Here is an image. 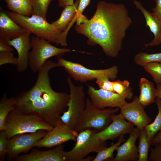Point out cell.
I'll list each match as a JSON object with an SVG mask.
<instances>
[{
    "label": "cell",
    "instance_id": "obj_32",
    "mask_svg": "<svg viewBox=\"0 0 161 161\" xmlns=\"http://www.w3.org/2000/svg\"><path fill=\"white\" fill-rule=\"evenodd\" d=\"M7 135L5 130L0 131V161H4L7 155L8 142Z\"/></svg>",
    "mask_w": 161,
    "mask_h": 161
},
{
    "label": "cell",
    "instance_id": "obj_30",
    "mask_svg": "<svg viewBox=\"0 0 161 161\" xmlns=\"http://www.w3.org/2000/svg\"><path fill=\"white\" fill-rule=\"evenodd\" d=\"M143 67L145 70L151 75L157 85L161 84V63H151Z\"/></svg>",
    "mask_w": 161,
    "mask_h": 161
},
{
    "label": "cell",
    "instance_id": "obj_35",
    "mask_svg": "<svg viewBox=\"0 0 161 161\" xmlns=\"http://www.w3.org/2000/svg\"><path fill=\"white\" fill-rule=\"evenodd\" d=\"M91 0H79L77 11L76 16L77 21H80L85 17L82 13L86 8L89 4Z\"/></svg>",
    "mask_w": 161,
    "mask_h": 161
},
{
    "label": "cell",
    "instance_id": "obj_40",
    "mask_svg": "<svg viewBox=\"0 0 161 161\" xmlns=\"http://www.w3.org/2000/svg\"><path fill=\"white\" fill-rule=\"evenodd\" d=\"M157 97L161 100V84H157Z\"/></svg>",
    "mask_w": 161,
    "mask_h": 161
},
{
    "label": "cell",
    "instance_id": "obj_38",
    "mask_svg": "<svg viewBox=\"0 0 161 161\" xmlns=\"http://www.w3.org/2000/svg\"><path fill=\"white\" fill-rule=\"evenodd\" d=\"M59 6L64 8L69 5L74 4V0H58Z\"/></svg>",
    "mask_w": 161,
    "mask_h": 161
},
{
    "label": "cell",
    "instance_id": "obj_39",
    "mask_svg": "<svg viewBox=\"0 0 161 161\" xmlns=\"http://www.w3.org/2000/svg\"><path fill=\"white\" fill-rule=\"evenodd\" d=\"M161 141V131L158 132L154 137L152 140L151 144L154 145Z\"/></svg>",
    "mask_w": 161,
    "mask_h": 161
},
{
    "label": "cell",
    "instance_id": "obj_28",
    "mask_svg": "<svg viewBox=\"0 0 161 161\" xmlns=\"http://www.w3.org/2000/svg\"><path fill=\"white\" fill-rule=\"evenodd\" d=\"M134 60L136 64L142 67L151 63H161V52L149 54L140 52L135 56Z\"/></svg>",
    "mask_w": 161,
    "mask_h": 161
},
{
    "label": "cell",
    "instance_id": "obj_25",
    "mask_svg": "<svg viewBox=\"0 0 161 161\" xmlns=\"http://www.w3.org/2000/svg\"><path fill=\"white\" fill-rule=\"evenodd\" d=\"M126 140L125 139L124 135L120 136L118 141L112 144L109 147L105 148L98 153L92 161H112L113 158V153L116 151L118 147Z\"/></svg>",
    "mask_w": 161,
    "mask_h": 161
},
{
    "label": "cell",
    "instance_id": "obj_37",
    "mask_svg": "<svg viewBox=\"0 0 161 161\" xmlns=\"http://www.w3.org/2000/svg\"><path fill=\"white\" fill-rule=\"evenodd\" d=\"M14 49L7 43L6 40L0 39V52H13Z\"/></svg>",
    "mask_w": 161,
    "mask_h": 161
},
{
    "label": "cell",
    "instance_id": "obj_14",
    "mask_svg": "<svg viewBox=\"0 0 161 161\" xmlns=\"http://www.w3.org/2000/svg\"><path fill=\"white\" fill-rule=\"evenodd\" d=\"M135 96L131 103L126 102L120 109V113L125 119L132 123L140 130L144 129L151 122L143 107Z\"/></svg>",
    "mask_w": 161,
    "mask_h": 161
},
{
    "label": "cell",
    "instance_id": "obj_19",
    "mask_svg": "<svg viewBox=\"0 0 161 161\" xmlns=\"http://www.w3.org/2000/svg\"><path fill=\"white\" fill-rule=\"evenodd\" d=\"M133 3L136 8L141 12L145 18L146 26L149 27L154 35L152 41L145 44L144 48L160 45L161 44V21L152 13L146 9L139 1L134 0Z\"/></svg>",
    "mask_w": 161,
    "mask_h": 161
},
{
    "label": "cell",
    "instance_id": "obj_31",
    "mask_svg": "<svg viewBox=\"0 0 161 161\" xmlns=\"http://www.w3.org/2000/svg\"><path fill=\"white\" fill-rule=\"evenodd\" d=\"M13 52H0V66L10 64L16 65L17 58L15 57Z\"/></svg>",
    "mask_w": 161,
    "mask_h": 161
},
{
    "label": "cell",
    "instance_id": "obj_20",
    "mask_svg": "<svg viewBox=\"0 0 161 161\" xmlns=\"http://www.w3.org/2000/svg\"><path fill=\"white\" fill-rule=\"evenodd\" d=\"M139 86L140 92L137 98L140 104L145 107L155 102L157 91L154 84L145 78H142L140 79Z\"/></svg>",
    "mask_w": 161,
    "mask_h": 161
},
{
    "label": "cell",
    "instance_id": "obj_17",
    "mask_svg": "<svg viewBox=\"0 0 161 161\" xmlns=\"http://www.w3.org/2000/svg\"><path fill=\"white\" fill-rule=\"evenodd\" d=\"M140 132V130L137 127L134 128L128 139L118 147L117 154L112 161L137 160L138 151L136 143Z\"/></svg>",
    "mask_w": 161,
    "mask_h": 161
},
{
    "label": "cell",
    "instance_id": "obj_9",
    "mask_svg": "<svg viewBox=\"0 0 161 161\" xmlns=\"http://www.w3.org/2000/svg\"><path fill=\"white\" fill-rule=\"evenodd\" d=\"M66 80L69 89V99L67 110L61 116L60 120L70 129L75 130L77 121L86 107L85 94L83 86L75 85L70 76Z\"/></svg>",
    "mask_w": 161,
    "mask_h": 161
},
{
    "label": "cell",
    "instance_id": "obj_13",
    "mask_svg": "<svg viewBox=\"0 0 161 161\" xmlns=\"http://www.w3.org/2000/svg\"><path fill=\"white\" fill-rule=\"evenodd\" d=\"M111 118L110 123L104 129L97 132V136L101 141L113 140L121 135L129 134L134 128V125L126 121L121 113L114 114Z\"/></svg>",
    "mask_w": 161,
    "mask_h": 161
},
{
    "label": "cell",
    "instance_id": "obj_21",
    "mask_svg": "<svg viewBox=\"0 0 161 161\" xmlns=\"http://www.w3.org/2000/svg\"><path fill=\"white\" fill-rule=\"evenodd\" d=\"M75 1L74 5H67L64 8L59 18L51 23L55 28L63 32L69 24L72 25L74 24L79 2V0Z\"/></svg>",
    "mask_w": 161,
    "mask_h": 161
},
{
    "label": "cell",
    "instance_id": "obj_7",
    "mask_svg": "<svg viewBox=\"0 0 161 161\" xmlns=\"http://www.w3.org/2000/svg\"><path fill=\"white\" fill-rule=\"evenodd\" d=\"M31 39L32 50L29 53V66L33 73L38 72L50 58L60 57L66 52L75 51L57 47L49 41L36 36H32Z\"/></svg>",
    "mask_w": 161,
    "mask_h": 161
},
{
    "label": "cell",
    "instance_id": "obj_1",
    "mask_svg": "<svg viewBox=\"0 0 161 161\" xmlns=\"http://www.w3.org/2000/svg\"><path fill=\"white\" fill-rule=\"evenodd\" d=\"M132 23L123 4L102 1L98 2L92 17L76 24L75 30L87 38L88 45H98L106 55L114 58L121 49L126 31Z\"/></svg>",
    "mask_w": 161,
    "mask_h": 161
},
{
    "label": "cell",
    "instance_id": "obj_24",
    "mask_svg": "<svg viewBox=\"0 0 161 161\" xmlns=\"http://www.w3.org/2000/svg\"><path fill=\"white\" fill-rule=\"evenodd\" d=\"M155 102L158 108V113L153 122L145 128L147 138L151 143L155 135L161 131V100L157 97Z\"/></svg>",
    "mask_w": 161,
    "mask_h": 161
},
{
    "label": "cell",
    "instance_id": "obj_41",
    "mask_svg": "<svg viewBox=\"0 0 161 161\" xmlns=\"http://www.w3.org/2000/svg\"></svg>",
    "mask_w": 161,
    "mask_h": 161
},
{
    "label": "cell",
    "instance_id": "obj_6",
    "mask_svg": "<svg viewBox=\"0 0 161 161\" xmlns=\"http://www.w3.org/2000/svg\"><path fill=\"white\" fill-rule=\"evenodd\" d=\"M118 110V108L98 109L92 104L89 98H87L85 109L77 121L75 130L79 132L92 128L98 132L101 131L110 123L111 115Z\"/></svg>",
    "mask_w": 161,
    "mask_h": 161
},
{
    "label": "cell",
    "instance_id": "obj_29",
    "mask_svg": "<svg viewBox=\"0 0 161 161\" xmlns=\"http://www.w3.org/2000/svg\"><path fill=\"white\" fill-rule=\"evenodd\" d=\"M52 0H30L32 14L46 19L49 6Z\"/></svg>",
    "mask_w": 161,
    "mask_h": 161
},
{
    "label": "cell",
    "instance_id": "obj_10",
    "mask_svg": "<svg viewBox=\"0 0 161 161\" xmlns=\"http://www.w3.org/2000/svg\"><path fill=\"white\" fill-rule=\"evenodd\" d=\"M48 132L41 130L33 133L17 134L8 139L7 146L8 159L15 160L21 153L28 152Z\"/></svg>",
    "mask_w": 161,
    "mask_h": 161
},
{
    "label": "cell",
    "instance_id": "obj_23",
    "mask_svg": "<svg viewBox=\"0 0 161 161\" xmlns=\"http://www.w3.org/2000/svg\"><path fill=\"white\" fill-rule=\"evenodd\" d=\"M11 11L21 15L30 16L32 9L30 0H4Z\"/></svg>",
    "mask_w": 161,
    "mask_h": 161
},
{
    "label": "cell",
    "instance_id": "obj_22",
    "mask_svg": "<svg viewBox=\"0 0 161 161\" xmlns=\"http://www.w3.org/2000/svg\"><path fill=\"white\" fill-rule=\"evenodd\" d=\"M15 97L8 98L4 93L0 101V131L5 130V123L9 114L15 109Z\"/></svg>",
    "mask_w": 161,
    "mask_h": 161
},
{
    "label": "cell",
    "instance_id": "obj_36",
    "mask_svg": "<svg viewBox=\"0 0 161 161\" xmlns=\"http://www.w3.org/2000/svg\"><path fill=\"white\" fill-rule=\"evenodd\" d=\"M156 5L152 9V13L161 21V0H154Z\"/></svg>",
    "mask_w": 161,
    "mask_h": 161
},
{
    "label": "cell",
    "instance_id": "obj_27",
    "mask_svg": "<svg viewBox=\"0 0 161 161\" xmlns=\"http://www.w3.org/2000/svg\"><path fill=\"white\" fill-rule=\"evenodd\" d=\"M113 89L114 92L122 96L125 99L131 100L133 93L130 87V83L127 80H120L112 81Z\"/></svg>",
    "mask_w": 161,
    "mask_h": 161
},
{
    "label": "cell",
    "instance_id": "obj_8",
    "mask_svg": "<svg viewBox=\"0 0 161 161\" xmlns=\"http://www.w3.org/2000/svg\"><path fill=\"white\" fill-rule=\"evenodd\" d=\"M59 67L64 68L70 77L75 81L86 83L103 76L114 80L118 72L117 67L113 66L110 68L94 69L87 68L82 64L60 58L57 62Z\"/></svg>",
    "mask_w": 161,
    "mask_h": 161
},
{
    "label": "cell",
    "instance_id": "obj_15",
    "mask_svg": "<svg viewBox=\"0 0 161 161\" xmlns=\"http://www.w3.org/2000/svg\"><path fill=\"white\" fill-rule=\"evenodd\" d=\"M30 34L29 32H26L15 38L6 41L17 52L18 61L16 66L17 70L19 72L25 71L29 66V51L32 48Z\"/></svg>",
    "mask_w": 161,
    "mask_h": 161
},
{
    "label": "cell",
    "instance_id": "obj_5",
    "mask_svg": "<svg viewBox=\"0 0 161 161\" xmlns=\"http://www.w3.org/2000/svg\"><path fill=\"white\" fill-rule=\"evenodd\" d=\"M96 130L89 128L78 132L74 146L65 152L67 161L90 160L84 157L92 153H98L106 147V142L100 140L97 136Z\"/></svg>",
    "mask_w": 161,
    "mask_h": 161
},
{
    "label": "cell",
    "instance_id": "obj_3",
    "mask_svg": "<svg viewBox=\"0 0 161 161\" xmlns=\"http://www.w3.org/2000/svg\"><path fill=\"white\" fill-rule=\"evenodd\" d=\"M5 11L13 21L30 34L63 46L61 36L63 32L55 28L46 19L35 15L27 16L11 11Z\"/></svg>",
    "mask_w": 161,
    "mask_h": 161
},
{
    "label": "cell",
    "instance_id": "obj_4",
    "mask_svg": "<svg viewBox=\"0 0 161 161\" xmlns=\"http://www.w3.org/2000/svg\"><path fill=\"white\" fill-rule=\"evenodd\" d=\"M54 127L38 116L14 110L7 117L5 131L8 139L17 134L33 133L41 130L49 131Z\"/></svg>",
    "mask_w": 161,
    "mask_h": 161
},
{
    "label": "cell",
    "instance_id": "obj_11",
    "mask_svg": "<svg viewBox=\"0 0 161 161\" xmlns=\"http://www.w3.org/2000/svg\"><path fill=\"white\" fill-rule=\"evenodd\" d=\"M78 134L60 120L35 144L34 147L52 148L69 140L75 141Z\"/></svg>",
    "mask_w": 161,
    "mask_h": 161
},
{
    "label": "cell",
    "instance_id": "obj_16",
    "mask_svg": "<svg viewBox=\"0 0 161 161\" xmlns=\"http://www.w3.org/2000/svg\"><path fill=\"white\" fill-rule=\"evenodd\" d=\"M64 146L61 144L52 149L40 151L34 149L30 153L18 156V161H67Z\"/></svg>",
    "mask_w": 161,
    "mask_h": 161
},
{
    "label": "cell",
    "instance_id": "obj_26",
    "mask_svg": "<svg viewBox=\"0 0 161 161\" xmlns=\"http://www.w3.org/2000/svg\"><path fill=\"white\" fill-rule=\"evenodd\" d=\"M139 143L138 146V161H148V154L151 144L147 136L144 129L140 130L139 136Z\"/></svg>",
    "mask_w": 161,
    "mask_h": 161
},
{
    "label": "cell",
    "instance_id": "obj_12",
    "mask_svg": "<svg viewBox=\"0 0 161 161\" xmlns=\"http://www.w3.org/2000/svg\"><path fill=\"white\" fill-rule=\"evenodd\" d=\"M87 93L91 103L99 109L107 107L120 109L127 102L125 98L114 92L96 89L90 85H88Z\"/></svg>",
    "mask_w": 161,
    "mask_h": 161
},
{
    "label": "cell",
    "instance_id": "obj_18",
    "mask_svg": "<svg viewBox=\"0 0 161 161\" xmlns=\"http://www.w3.org/2000/svg\"><path fill=\"white\" fill-rule=\"evenodd\" d=\"M0 9V39L11 40L27 31L10 18L1 7Z\"/></svg>",
    "mask_w": 161,
    "mask_h": 161
},
{
    "label": "cell",
    "instance_id": "obj_34",
    "mask_svg": "<svg viewBox=\"0 0 161 161\" xmlns=\"http://www.w3.org/2000/svg\"><path fill=\"white\" fill-rule=\"evenodd\" d=\"M148 161H161V141L151 148Z\"/></svg>",
    "mask_w": 161,
    "mask_h": 161
},
{
    "label": "cell",
    "instance_id": "obj_33",
    "mask_svg": "<svg viewBox=\"0 0 161 161\" xmlns=\"http://www.w3.org/2000/svg\"><path fill=\"white\" fill-rule=\"evenodd\" d=\"M96 83L100 89L114 92L112 81L107 77L103 76L97 78L96 79Z\"/></svg>",
    "mask_w": 161,
    "mask_h": 161
},
{
    "label": "cell",
    "instance_id": "obj_2",
    "mask_svg": "<svg viewBox=\"0 0 161 161\" xmlns=\"http://www.w3.org/2000/svg\"><path fill=\"white\" fill-rule=\"evenodd\" d=\"M58 67L57 63L47 61L38 72L33 86L15 97L14 110L38 116L55 126L67 110L69 99V94L55 91L51 86L49 72L52 68Z\"/></svg>",
    "mask_w": 161,
    "mask_h": 161
}]
</instances>
